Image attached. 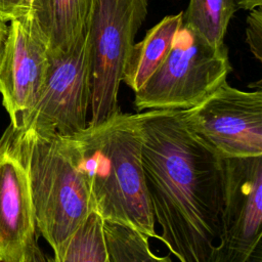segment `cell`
<instances>
[{
	"mask_svg": "<svg viewBox=\"0 0 262 262\" xmlns=\"http://www.w3.org/2000/svg\"><path fill=\"white\" fill-rule=\"evenodd\" d=\"M142 167L158 239L179 262H215L224 164L183 110L140 112Z\"/></svg>",
	"mask_w": 262,
	"mask_h": 262,
	"instance_id": "6da1fadb",
	"label": "cell"
},
{
	"mask_svg": "<svg viewBox=\"0 0 262 262\" xmlns=\"http://www.w3.org/2000/svg\"><path fill=\"white\" fill-rule=\"evenodd\" d=\"M72 137L94 211L104 222L158 238L142 167L139 114L120 110Z\"/></svg>",
	"mask_w": 262,
	"mask_h": 262,
	"instance_id": "7a4b0ae2",
	"label": "cell"
},
{
	"mask_svg": "<svg viewBox=\"0 0 262 262\" xmlns=\"http://www.w3.org/2000/svg\"><path fill=\"white\" fill-rule=\"evenodd\" d=\"M36 228L58 259L94 211L72 136L23 130Z\"/></svg>",
	"mask_w": 262,
	"mask_h": 262,
	"instance_id": "3957f363",
	"label": "cell"
},
{
	"mask_svg": "<svg viewBox=\"0 0 262 262\" xmlns=\"http://www.w3.org/2000/svg\"><path fill=\"white\" fill-rule=\"evenodd\" d=\"M230 72L225 45L212 46L182 26L165 61L134 92V105L138 113L190 108L227 81Z\"/></svg>",
	"mask_w": 262,
	"mask_h": 262,
	"instance_id": "277c9868",
	"label": "cell"
},
{
	"mask_svg": "<svg viewBox=\"0 0 262 262\" xmlns=\"http://www.w3.org/2000/svg\"><path fill=\"white\" fill-rule=\"evenodd\" d=\"M148 0H92L86 41L91 103L88 125L120 111L118 94L135 36L147 14Z\"/></svg>",
	"mask_w": 262,
	"mask_h": 262,
	"instance_id": "5b68a950",
	"label": "cell"
},
{
	"mask_svg": "<svg viewBox=\"0 0 262 262\" xmlns=\"http://www.w3.org/2000/svg\"><path fill=\"white\" fill-rule=\"evenodd\" d=\"M191 131L222 159L262 156V90L223 82L196 105L183 110Z\"/></svg>",
	"mask_w": 262,
	"mask_h": 262,
	"instance_id": "8992f818",
	"label": "cell"
},
{
	"mask_svg": "<svg viewBox=\"0 0 262 262\" xmlns=\"http://www.w3.org/2000/svg\"><path fill=\"white\" fill-rule=\"evenodd\" d=\"M91 103L86 34L68 52L49 54L46 77L24 130L73 136L88 125Z\"/></svg>",
	"mask_w": 262,
	"mask_h": 262,
	"instance_id": "52a82bcc",
	"label": "cell"
},
{
	"mask_svg": "<svg viewBox=\"0 0 262 262\" xmlns=\"http://www.w3.org/2000/svg\"><path fill=\"white\" fill-rule=\"evenodd\" d=\"M223 164L215 262H246L262 236V156L224 159Z\"/></svg>",
	"mask_w": 262,
	"mask_h": 262,
	"instance_id": "ba28073f",
	"label": "cell"
},
{
	"mask_svg": "<svg viewBox=\"0 0 262 262\" xmlns=\"http://www.w3.org/2000/svg\"><path fill=\"white\" fill-rule=\"evenodd\" d=\"M48 64V47L30 12L11 20L0 67V94L14 128L24 130L40 95Z\"/></svg>",
	"mask_w": 262,
	"mask_h": 262,
	"instance_id": "9c48e42d",
	"label": "cell"
},
{
	"mask_svg": "<svg viewBox=\"0 0 262 262\" xmlns=\"http://www.w3.org/2000/svg\"><path fill=\"white\" fill-rule=\"evenodd\" d=\"M36 233L24 132L9 124L0 137V262H23Z\"/></svg>",
	"mask_w": 262,
	"mask_h": 262,
	"instance_id": "30bf717a",
	"label": "cell"
},
{
	"mask_svg": "<svg viewBox=\"0 0 262 262\" xmlns=\"http://www.w3.org/2000/svg\"><path fill=\"white\" fill-rule=\"evenodd\" d=\"M92 0H32L30 14L51 55L68 53L86 34Z\"/></svg>",
	"mask_w": 262,
	"mask_h": 262,
	"instance_id": "8fae6325",
	"label": "cell"
},
{
	"mask_svg": "<svg viewBox=\"0 0 262 262\" xmlns=\"http://www.w3.org/2000/svg\"><path fill=\"white\" fill-rule=\"evenodd\" d=\"M182 14L167 15L138 43H134L125 63L122 82L136 92L167 58L174 40L182 27Z\"/></svg>",
	"mask_w": 262,
	"mask_h": 262,
	"instance_id": "7c38bea8",
	"label": "cell"
},
{
	"mask_svg": "<svg viewBox=\"0 0 262 262\" xmlns=\"http://www.w3.org/2000/svg\"><path fill=\"white\" fill-rule=\"evenodd\" d=\"M237 9V0H189L182 14V26L219 47L224 45L228 25Z\"/></svg>",
	"mask_w": 262,
	"mask_h": 262,
	"instance_id": "4fadbf2b",
	"label": "cell"
},
{
	"mask_svg": "<svg viewBox=\"0 0 262 262\" xmlns=\"http://www.w3.org/2000/svg\"><path fill=\"white\" fill-rule=\"evenodd\" d=\"M104 221L92 211L73 234L61 256L53 262H112L104 235Z\"/></svg>",
	"mask_w": 262,
	"mask_h": 262,
	"instance_id": "5bb4252c",
	"label": "cell"
},
{
	"mask_svg": "<svg viewBox=\"0 0 262 262\" xmlns=\"http://www.w3.org/2000/svg\"><path fill=\"white\" fill-rule=\"evenodd\" d=\"M103 227L112 262H174L170 255H158L149 238L132 228L108 222Z\"/></svg>",
	"mask_w": 262,
	"mask_h": 262,
	"instance_id": "9a60e30c",
	"label": "cell"
},
{
	"mask_svg": "<svg viewBox=\"0 0 262 262\" xmlns=\"http://www.w3.org/2000/svg\"><path fill=\"white\" fill-rule=\"evenodd\" d=\"M246 40L254 57L262 61V6L250 10Z\"/></svg>",
	"mask_w": 262,
	"mask_h": 262,
	"instance_id": "2e32d148",
	"label": "cell"
},
{
	"mask_svg": "<svg viewBox=\"0 0 262 262\" xmlns=\"http://www.w3.org/2000/svg\"><path fill=\"white\" fill-rule=\"evenodd\" d=\"M32 0H0V19L11 21L30 12Z\"/></svg>",
	"mask_w": 262,
	"mask_h": 262,
	"instance_id": "e0dca14e",
	"label": "cell"
},
{
	"mask_svg": "<svg viewBox=\"0 0 262 262\" xmlns=\"http://www.w3.org/2000/svg\"><path fill=\"white\" fill-rule=\"evenodd\" d=\"M23 262H53V260L43 252L36 238L29 246Z\"/></svg>",
	"mask_w": 262,
	"mask_h": 262,
	"instance_id": "ac0fdd59",
	"label": "cell"
},
{
	"mask_svg": "<svg viewBox=\"0 0 262 262\" xmlns=\"http://www.w3.org/2000/svg\"><path fill=\"white\" fill-rule=\"evenodd\" d=\"M7 35H8V26L5 21L0 19V67L2 63V59L5 53L6 42H7Z\"/></svg>",
	"mask_w": 262,
	"mask_h": 262,
	"instance_id": "d6986e66",
	"label": "cell"
},
{
	"mask_svg": "<svg viewBox=\"0 0 262 262\" xmlns=\"http://www.w3.org/2000/svg\"><path fill=\"white\" fill-rule=\"evenodd\" d=\"M246 262H262V242L260 241L252 251Z\"/></svg>",
	"mask_w": 262,
	"mask_h": 262,
	"instance_id": "ffe728a7",
	"label": "cell"
},
{
	"mask_svg": "<svg viewBox=\"0 0 262 262\" xmlns=\"http://www.w3.org/2000/svg\"><path fill=\"white\" fill-rule=\"evenodd\" d=\"M238 8L252 10L256 7L262 6V0H237Z\"/></svg>",
	"mask_w": 262,
	"mask_h": 262,
	"instance_id": "44dd1931",
	"label": "cell"
}]
</instances>
